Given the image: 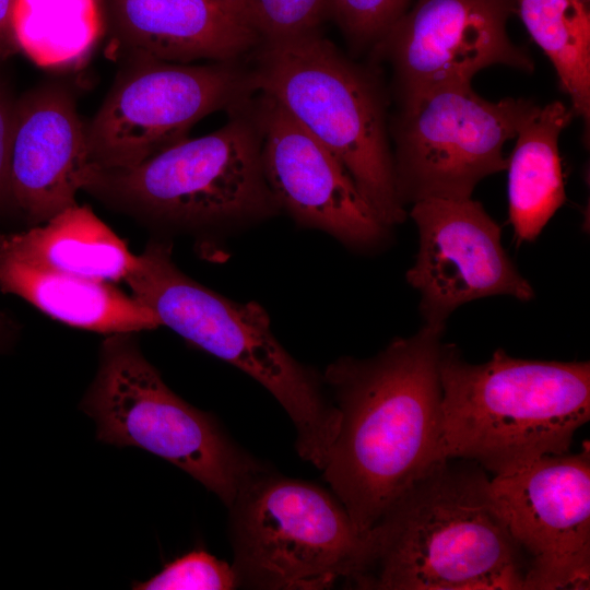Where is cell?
<instances>
[{
    "mask_svg": "<svg viewBox=\"0 0 590 590\" xmlns=\"http://www.w3.org/2000/svg\"><path fill=\"white\" fill-rule=\"evenodd\" d=\"M444 330L424 323L373 357H340L324 370L340 423L321 471L362 532L441 459Z\"/></svg>",
    "mask_w": 590,
    "mask_h": 590,
    "instance_id": "cell-1",
    "label": "cell"
},
{
    "mask_svg": "<svg viewBox=\"0 0 590 590\" xmlns=\"http://www.w3.org/2000/svg\"><path fill=\"white\" fill-rule=\"evenodd\" d=\"M476 462L444 458L373 527L359 589L523 590L528 559Z\"/></svg>",
    "mask_w": 590,
    "mask_h": 590,
    "instance_id": "cell-2",
    "label": "cell"
},
{
    "mask_svg": "<svg viewBox=\"0 0 590 590\" xmlns=\"http://www.w3.org/2000/svg\"><path fill=\"white\" fill-rule=\"evenodd\" d=\"M439 457L493 475L569 451L590 420V364L516 358L497 349L482 364L441 344Z\"/></svg>",
    "mask_w": 590,
    "mask_h": 590,
    "instance_id": "cell-3",
    "label": "cell"
},
{
    "mask_svg": "<svg viewBox=\"0 0 590 590\" xmlns=\"http://www.w3.org/2000/svg\"><path fill=\"white\" fill-rule=\"evenodd\" d=\"M125 282L161 326L262 385L292 420L298 455L321 469L339 410L326 398L321 379L281 345L260 305L231 300L196 282L173 261L170 244L161 240L135 255Z\"/></svg>",
    "mask_w": 590,
    "mask_h": 590,
    "instance_id": "cell-4",
    "label": "cell"
},
{
    "mask_svg": "<svg viewBox=\"0 0 590 590\" xmlns=\"http://www.w3.org/2000/svg\"><path fill=\"white\" fill-rule=\"evenodd\" d=\"M251 54L256 92L275 101L343 164L387 227L404 221L375 75L320 31L261 42Z\"/></svg>",
    "mask_w": 590,
    "mask_h": 590,
    "instance_id": "cell-5",
    "label": "cell"
},
{
    "mask_svg": "<svg viewBox=\"0 0 590 590\" xmlns=\"http://www.w3.org/2000/svg\"><path fill=\"white\" fill-rule=\"evenodd\" d=\"M255 95V94H253ZM253 95L227 122L129 167L91 164L82 190L143 216L181 226L261 220L280 209L267 184Z\"/></svg>",
    "mask_w": 590,
    "mask_h": 590,
    "instance_id": "cell-6",
    "label": "cell"
},
{
    "mask_svg": "<svg viewBox=\"0 0 590 590\" xmlns=\"http://www.w3.org/2000/svg\"><path fill=\"white\" fill-rule=\"evenodd\" d=\"M228 509L239 586L317 590L343 579L357 587L370 566L371 530H358L315 483L261 468Z\"/></svg>",
    "mask_w": 590,
    "mask_h": 590,
    "instance_id": "cell-7",
    "label": "cell"
},
{
    "mask_svg": "<svg viewBox=\"0 0 590 590\" xmlns=\"http://www.w3.org/2000/svg\"><path fill=\"white\" fill-rule=\"evenodd\" d=\"M97 437L133 446L190 474L227 507L263 468L245 453L206 412L172 391L144 357L134 333L107 335L96 376L82 401Z\"/></svg>",
    "mask_w": 590,
    "mask_h": 590,
    "instance_id": "cell-8",
    "label": "cell"
},
{
    "mask_svg": "<svg viewBox=\"0 0 590 590\" xmlns=\"http://www.w3.org/2000/svg\"><path fill=\"white\" fill-rule=\"evenodd\" d=\"M539 107L523 98L487 101L471 83L446 84L401 99L392 133L402 203L471 198L479 181L507 169L504 144Z\"/></svg>",
    "mask_w": 590,
    "mask_h": 590,
    "instance_id": "cell-9",
    "label": "cell"
},
{
    "mask_svg": "<svg viewBox=\"0 0 590 590\" xmlns=\"http://www.w3.org/2000/svg\"><path fill=\"white\" fill-rule=\"evenodd\" d=\"M99 109L86 126L91 164L137 165L187 138L203 117L229 110L255 93L239 60L177 63L127 55Z\"/></svg>",
    "mask_w": 590,
    "mask_h": 590,
    "instance_id": "cell-10",
    "label": "cell"
},
{
    "mask_svg": "<svg viewBox=\"0 0 590 590\" xmlns=\"http://www.w3.org/2000/svg\"><path fill=\"white\" fill-rule=\"evenodd\" d=\"M489 489L527 556L523 590L589 589V448L544 456L496 474Z\"/></svg>",
    "mask_w": 590,
    "mask_h": 590,
    "instance_id": "cell-11",
    "label": "cell"
},
{
    "mask_svg": "<svg viewBox=\"0 0 590 590\" xmlns=\"http://www.w3.org/2000/svg\"><path fill=\"white\" fill-rule=\"evenodd\" d=\"M515 2L416 0L374 48L392 67L399 99L471 83L480 70L494 64L531 72L530 55L507 33Z\"/></svg>",
    "mask_w": 590,
    "mask_h": 590,
    "instance_id": "cell-12",
    "label": "cell"
},
{
    "mask_svg": "<svg viewBox=\"0 0 590 590\" xmlns=\"http://www.w3.org/2000/svg\"><path fill=\"white\" fill-rule=\"evenodd\" d=\"M410 215L418 250L406 280L421 294L425 324L445 328L456 308L477 298L534 297L502 245L499 225L479 201L423 199L413 203Z\"/></svg>",
    "mask_w": 590,
    "mask_h": 590,
    "instance_id": "cell-13",
    "label": "cell"
},
{
    "mask_svg": "<svg viewBox=\"0 0 590 590\" xmlns=\"http://www.w3.org/2000/svg\"><path fill=\"white\" fill-rule=\"evenodd\" d=\"M256 93L263 174L279 209L298 225L323 231L349 247L384 243L389 227L343 164L275 101Z\"/></svg>",
    "mask_w": 590,
    "mask_h": 590,
    "instance_id": "cell-14",
    "label": "cell"
},
{
    "mask_svg": "<svg viewBox=\"0 0 590 590\" xmlns=\"http://www.w3.org/2000/svg\"><path fill=\"white\" fill-rule=\"evenodd\" d=\"M90 166L86 125L64 85L48 82L15 104L10 199L34 225L78 204Z\"/></svg>",
    "mask_w": 590,
    "mask_h": 590,
    "instance_id": "cell-15",
    "label": "cell"
},
{
    "mask_svg": "<svg viewBox=\"0 0 590 590\" xmlns=\"http://www.w3.org/2000/svg\"><path fill=\"white\" fill-rule=\"evenodd\" d=\"M105 7L111 38L127 55L231 61L261 43L244 16L215 0H105Z\"/></svg>",
    "mask_w": 590,
    "mask_h": 590,
    "instance_id": "cell-16",
    "label": "cell"
},
{
    "mask_svg": "<svg viewBox=\"0 0 590 590\" xmlns=\"http://www.w3.org/2000/svg\"><path fill=\"white\" fill-rule=\"evenodd\" d=\"M0 291L23 298L59 322L106 335L161 327L145 306L113 283L46 269L1 246Z\"/></svg>",
    "mask_w": 590,
    "mask_h": 590,
    "instance_id": "cell-17",
    "label": "cell"
},
{
    "mask_svg": "<svg viewBox=\"0 0 590 590\" xmlns=\"http://www.w3.org/2000/svg\"><path fill=\"white\" fill-rule=\"evenodd\" d=\"M0 246L43 268L88 280L125 281L135 255L86 205H73L17 233L0 234Z\"/></svg>",
    "mask_w": 590,
    "mask_h": 590,
    "instance_id": "cell-18",
    "label": "cell"
},
{
    "mask_svg": "<svg viewBox=\"0 0 590 590\" xmlns=\"http://www.w3.org/2000/svg\"><path fill=\"white\" fill-rule=\"evenodd\" d=\"M575 113L560 102L523 123L508 158L509 220L518 243L534 240L566 200L558 140Z\"/></svg>",
    "mask_w": 590,
    "mask_h": 590,
    "instance_id": "cell-19",
    "label": "cell"
},
{
    "mask_svg": "<svg viewBox=\"0 0 590 590\" xmlns=\"http://www.w3.org/2000/svg\"><path fill=\"white\" fill-rule=\"evenodd\" d=\"M11 30L17 49L37 66L68 69L91 55L103 14L98 0H15Z\"/></svg>",
    "mask_w": 590,
    "mask_h": 590,
    "instance_id": "cell-20",
    "label": "cell"
},
{
    "mask_svg": "<svg viewBox=\"0 0 590 590\" xmlns=\"http://www.w3.org/2000/svg\"><path fill=\"white\" fill-rule=\"evenodd\" d=\"M532 39L555 68L571 109L590 118V12L588 0H516Z\"/></svg>",
    "mask_w": 590,
    "mask_h": 590,
    "instance_id": "cell-21",
    "label": "cell"
},
{
    "mask_svg": "<svg viewBox=\"0 0 590 590\" xmlns=\"http://www.w3.org/2000/svg\"><path fill=\"white\" fill-rule=\"evenodd\" d=\"M327 4L328 0H243V11L261 42H270L320 31Z\"/></svg>",
    "mask_w": 590,
    "mask_h": 590,
    "instance_id": "cell-22",
    "label": "cell"
},
{
    "mask_svg": "<svg viewBox=\"0 0 590 590\" xmlns=\"http://www.w3.org/2000/svg\"><path fill=\"white\" fill-rule=\"evenodd\" d=\"M411 0H328L333 19L355 50L375 48L408 11Z\"/></svg>",
    "mask_w": 590,
    "mask_h": 590,
    "instance_id": "cell-23",
    "label": "cell"
},
{
    "mask_svg": "<svg viewBox=\"0 0 590 590\" xmlns=\"http://www.w3.org/2000/svg\"><path fill=\"white\" fill-rule=\"evenodd\" d=\"M239 586L237 574L227 562L204 550H193L168 563L149 580L137 582V590H229Z\"/></svg>",
    "mask_w": 590,
    "mask_h": 590,
    "instance_id": "cell-24",
    "label": "cell"
},
{
    "mask_svg": "<svg viewBox=\"0 0 590 590\" xmlns=\"http://www.w3.org/2000/svg\"><path fill=\"white\" fill-rule=\"evenodd\" d=\"M14 107L15 104L0 88V202L10 198L9 160Z\"/></svg>",
    "mask_w": 590,
    "mask_h": 590,
    "instance_id": "cell-25",
    "label": "cell"
},
{
    "mask_svg": "<svg viewBox=\"0 0 590 590\" xmlns=\"http://www.w3.org/2000/svg\"><path fill=\"white\" fill-rule=\"evenodd\" d=\"M14 1L0 0V60L9 57L17 49L11 30V15Z\"/></svg>",
    "mask_w": 590,
    "mask_h": 590,
    "instance_id": "cell-26",
    "label": "cell"
},
{
    "mask_svg": "<svg viewBox=\"0 0 590 590\" xmlns=\"http://www.w3.org/2000/svg\"><path fill=\"white\" fill-rule=\"evenodd\" d=\"M215 1L222 3L223 5L227 7L228 9L235 11L236 13L245 17L244 11H243V0H215Z\"/></svg>",
    "mask_w": 590,
    "mask_h": 590,
    "instance_id": "cell-27",
    "label": "cell"
},
{
    "mask_svg": "<svg viewBox=\"0 0 590 590\" xmlns=\"http://www.w3.org/2000/svg\"><path fill=\"white\" fill-rule=\"evenodd\" d=\"M0 324H1V315H0Z\"/></svg>",
    "mask_w": 590,
    "mask_h": 590,
    "instance_id": "cell-28",
    "label": "cell"
}]
</instances>
